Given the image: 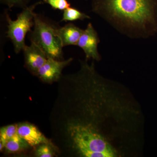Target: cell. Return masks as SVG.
Listing matches in <instances>:
<instances>
[{
    "instance_id": "6",
    "label": "cell",
    "mask_w": 157,
    "mask_h": 157,
    "mask_svg": "<svg viewBox=\"0 0 157 157\" xmlns=\"http://www.w3.org/2000/svg\"><path fill=\"white\" fill-rule=\"evenodd\" d=\"M73 60L72 58L61 60L48 57L44 64L38 71L36 75L45 82L56 81L60 77L63 69Z\"/></svg>"
},
{
    "instance_id": "14",
    "label": "cell",
    "mask_w": 157,
    "mask_h": 157,
    "mask_svg": "<svg viewBox=\"0 0 157 157\" xmlns=\"http://www.w3.org/2000/svg\"><path fill=\"white\" fill-rule=\"evenodd\" d=\"M36 155L39 157H52L54 153L50 143H42L39 144L36 151Z\"/></svg>"
},
{
    "instance_id": "4",
    "label": "cell",
    "mask_w": 157,
    "mask_h": 157,
    "mask_svg": "<svg viewBox=\"0 0 157 157\" xmlns=\"http://www.w3.org/2000/svg\"><path fill=\"white\" fill-rule=\"evenodd\" d=\"M43 4L42 0L27 6L17 14V18L14 20L11 19L8 11L6 10L4 12L7 27L6 37L11 40L16 54L20 53L26 45V36L34 26L35 10L37 6Z\"/></svg>"
},
{
    "instance_id": "5",
    "label": "cell",
    "mask_w": 157,
    "mask_h": 157,
    "mask_svg": "<svg viewBox=\"0 0 157 157\" xmlns=\"http://www.w3.org/2000/svg\"><path fill=\"white\" fill-rule=\"evenodd\" d=\"M100 39L97 31L91 23L87 25L79 38L77 46L84 52L86 59H92L100 61L101 56L98 52Z\"/></svg>"
},
{
    "instance_id": "12",
    "label": "cell",
    "mask_w": 157,
    "mask_h": 157,
    "mask_svg": "<svg viewBox=\"0 0 157 157\" xmlns=\"http://www.w3.org/2000/svg\"><path fill=\"white\" fill-rule=\"evenodd\" d=\"M17 126L9 125L2 127L0 130V142L6 146V142L17 133Z\"/></svg>"
},
{
    "instance_id": "9",
    "label": "cell",
    "mask_w": 157,
    "mask_h": 157,
    "mask_svg": "<svg viewBox=\"0 0 157 157\" xmlns=\"http://www.w3.org/2000/svg\"><path fill=\"white\" fill-rule=\"evenodd\" d=\"M82 29L72 22H69L59 29V36L63 47L76 45L83 32Z\"/></svg>"
},
{
    "instance_id": "15",
    "label": "cell",
    "mask_w": 157,
    "mask_h": 157,
    "mask_svg": "<svg viewBox=\"0 0 157 157\" xmlns=\"http://www.w3.org/2000/svg\"><path fill=\"white\" fill-rule=\"evenodd\" d=\"M31 0H0L1 2L7 6L9 9L14 8L24 9L28 6Z\"/></svg>"
},
{
    "instance_id": "2",
    "label": "cell",
    "mask_w": 157,
    "mask_h": 157,
    "mask_svg": "<svg viewBox=\"0 0 157 157\" xmlns=\"http://www.w3.org/2000/svg\"><path fill=\"white\" fill-rule=\"evenodd\" d=\"M68 131L80 155L86 157H116L115 149L93 128L80 124H71Z\"/></svg>"
},
{
    "instance_id": "13",
    "label": "cell",
    "mask_w": 157,
    "mask_h": 157,
    "mask_svg": "<svg viewBox=\"0 0 157 157\" xmlns=\"http://www.w3.org/2000/svg\"><path fill=\"white\" fill-rule=\"evenodd\" d=\"M44 4L49 5L54 10H65L71 6L68 0H42Z\"/></svg>"
},
{
    "instance_id": "7",
    "label": "cell",
    "mask_w": 157,
    "mask_h": 157,
    "mask_svg": "<svg viewBox=\"0 0 157 157\" xmlns=\"http://www.w3.org/2000/svg\"><path fill=\"white\" fill-rule=\"evenodd\" d=\"M26 67L33 74L37 75L39 69L48 59L46 55L39 46L33 42L26 45L23 49Z\"/></svg>"
},
{
    "instance_id": "8",
    "label": "cell",
    "mask_w": 157,
    "mask_h": 157,
    "mask_svg": "<svg viewBox=\"0 0 157 157\" xmlns=\"http://www.w3.org/2000/svg\"><path fill=\"white\" fill-rule=\"evenodd\" d=\"M17 133L29 146H35L42 143H50L48 139L34 125L22 123L17 125Z\"/></svg>"
},
{
    "instance_id": "11",
    "label": "cell",
    "mask_w": 157,
    "mask_h": 157,
    "mask_svg": "<svg viewBox=\"0 0 157 157\" xmlns=\"http://www.w3.org/2000/svg\"><path fill=\"white\" fill-rule=\"evenodd\" d=\"M90 18L88 15L79 11L78 9L70 6L64 10L61 21L72 22L77 20L83 21Z\"/></svg>"
},
{
    "instance_id": "10",
    "label": "cell",
    "mask_w": 157,
    "mask_h": 157,
    "mask_svg": "<svg viewBox=\"0 0 157 157\" xmlns=\"http://www.w3.org/2000/svg\"><path fill=\"white\" fill-rule=\"evenodd\" d=\"M29 146L26 141L17 133L6 142L5 148L8 152L14 153L24 150Z\"/></svg>"
},
{
    "instance_id": "1",
    "label": "cell",
    "mask_w": 157,
    "mask_h": 157,
    "mask_svg": "<svg viewBox=\"0 0 157 157\" xmlns=\"http://www.w3.org/2000/svg\"><path fill=\"white\" fill-rule=\"evenodd\" d=\"M92 9L131 38L157 34V0H93Z\"/></svg>"
},
{
    "instance_id": "3",
    "label": "cell",
    "mask_w": 157,
    "mask_h": 157,
    "mask_svg": "<svg viewBox=\"0 0 157 157\" xmlns=\"http://www.w3.org/2000/svg\"><path fill=\"white\" fill-rule=\"evenodd\" d=\"M60 27L43 14L35 13L33 30L29 33L30 42L39 46L48 57L61 60L63 47L58 33Z\"/></svg>"
}]
</instances>
